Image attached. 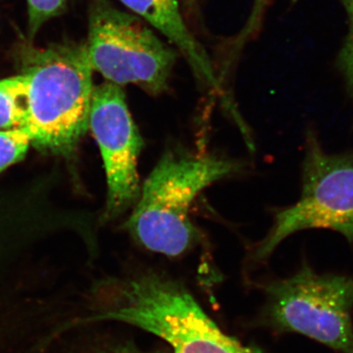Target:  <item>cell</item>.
I'll return each instance as SVG.
<instances>
[{
    "label": "cell",
    "instance_id": "obj_9",
    "mask_svg": "<svg viewBox=\"0 0 353 353\" xmlns=\"http://www.w3.org/2000/svg\"><path fill=\"white\" fill-rule=\"evenodd\" d=\"M37 353H164L143 350L131 340L116 338L99 331L94 325H83L57 334Z\"/></svg>",
    "mask_w": 353,
    "mask_h": 353
},
{
    "label": "cell",
    "instance_id": "obj_2",
    "mask_svg": "<svg viewBox=\"0 0 353 353\" xmlns=\"http://www.w3.org/2000/svg\"><path fill=\"white\" fill-rule=\"evenodd\" d=\"M92 72L85 46L55 44L25 53L22 127L34 148L63 157L75 152L88 129Z\"/></svg>",
    "mask_w": 353,
    "mask_h": 353
},
{
    "label": "cell",
    "instance_id": "obj_3",
    "mask_svg": "<svg viewBox=\"0 0 353 353\" xmlns=\"http://www.w3.org/2000/svg\"><path fill=\"white\" fill-rule=\"evenodd\" d=\"M234 160L209 155L165 153L143 183L126 228L146 250L182 255L196 241L190 218L196 196L209 185L241 170Z\"/></svg>",
    "mask_w": 353,
    "mask_h": 353
},
{
    "label": "cell",
    "instance_id": "obj_7",
    "mask_svg": "<svg viewBox=\"0 0 353 353\" xmlns=\"http://www.w3.org/2000/svg\"><path fill=\"white\" fill-rule=\"evenodd\" d=\"M88 128L101 150L108 183L103 220L120 217L139 201L138 159L143 141L120 85L94 87Z\"/></svg>",
    "mask_w": 353,
    "mask_h": 353
},
{
    "label": "cell",
    "instance_id": "obj_4",
    "mask_svg": "<svg viewBox=\"0 0 353 353\" xmlns=\"http://www.w3.org/2000/svg\"><path fill=\"white\" fill-rule=\"evenodd\" d=\"M257 326L296 334L334 353H353V277L319 272L307 257L289 277L262 285Z\"/></svg>",
    "mask_w": 353,
    "mask_h": 353
},
{
    "label": "cell",
    "instance_id": "obj_6",
    "mask_svg": "<svg viewBox=\"0 0 353 353\" xmlns=\"http://www.w3.org/2000/svg\"><path fill=\"white\" fill-rule=\"evenodd\" d=\"M94 71L118 85L134 83L150 94L168 87L176 51L158 39L143 21L94 0L85 44Z\"/></svg>",
    "mask_w": 353,
    "mask_h": 353
},
{
    "label": "cell",
    "instance_id": "obj_10",
    "mask_svg": "<svg viewBox=\"0 0 353 353\" xmlns=\"http://www.w3.org/2000/svg\"><path fill=\"white\" fill-rule=\"evenodd\" d=\"M25 92V79L22 74L0 80V130L23 126Z\"/></svg>",
    "mask_w": 353,
    "mask_h": 353
},
{
    "label": "cell",
    "instance_id": "obj_8",
    "mask_svg": "<svg viewBox=\"0 0 353 353\" xmlns=\"http://www.w3.org/2000/svg\"><path fill=\"white\" fill-rule=\"evenodd\" d=\"M121 2L170 39L182 51L199 80L215 92L222 90L212 62L188 29L176 0H121Z\"/></svg>",
    "mask_w": 353,
    "mask_h": 353
},
{
    "label": "cell",
    "instance_id": "obj_13",
    "mask_svg": "<svg viewBox=\"0 0 353 353\" xmlns=\"http://www.w3.org/2000/svg\"><path fill=\"white\" fill-rule=\"evenodd\" d=\"M341 2L347 12L350 31L339 57V66L345 79L348 94L353 102V0H341Z\"/></svg>",
    "mask_w": 353,
    "mask_h": 353
},
{
    "label": "cell",
    "instance_id": "obj_1",
    "mask_svg": "<svg viewBox=\"0 0 353 353\" xmlns=\"http://www.w3.org/2000/svg\"><path fill=\"white\" fill-rule=\"evenodd\" d=\"M80 325L123 323L162 339L174 353H268L223 332L185 287L152 270L109 281Z\"/></svg>",
    "mask_w": 353,
    "mask_h": 353
},
{
    "label": "cell",
    "instance_id": "obj_12",
    "mask_svg": "<svg viewBox=\"0 0 353 353\" xmlns=\"http://www.w3.org/2000/svg\"><path fill=\"white\" fill-rule=\"evenodd\" d=\"M66 0H28L29 34L32 38L41 26L62 12Z\"/></svg>",
    "mask_w": 353,
    "mask_h": 353
},
{
    "label": "cell",
    "instance_id": "obj_5",
    "mask_svg": "<svg viewBox=\"0 0 353 353\" xmlns=\"http://www.w3.org/2000/svg\"><path fill=\"white\" fill-rule=\"evenodd\" d=\"M308 230L334 232L353 246V150L327 152L315 126L304 134L299 199L276 211L252 259L266 261L289 236Z\"/></svg>",
    "mask_w": 353,
    "mask_h": 353
},
{
    "label": "cell",
    "instance_id": "obj_11",
    "mask_svg": "<svg viewBox=\"0 0 353 353\" xmlns=\"http://www.w3.org/2000/svg\"><path fill=\"white\" fill-rule=\"evenodd\" d=\"M32 139L24 127L0 130V173L24 159Z\"/></svg>",
    "mask_w": 353,
    "mask_h": 353
}]
</instances>
